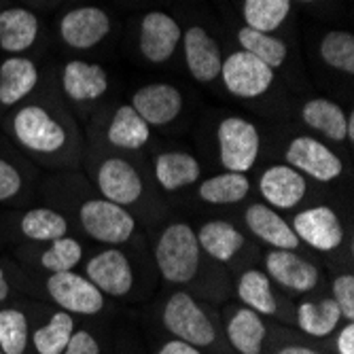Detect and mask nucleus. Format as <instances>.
<instances>
[{
	"label": "nucleus",
	"mask_w": 354,
	"mask_h": 354,
	"mask_svg": "<svg viewBox=\"0 0 354 354\" xmlns=\"http://www.w3.org/2000/svg\"><path fill=\"white\" fill-rule=\"evenodd\" d=\"M200 244L187 223H172L159 236L155 261L162 276L170 282L185 284L193 280L200 268Z\"/></svg>",
	"instance_id": "f257e3e1"
},
{
	"label": "nucleus",
	"mask_w": 354,
	"mask_h": 354,
	"mask_svg": "<svg viewBox=\"0 0 354 354\" xmlns=\"http://www.w3.org/2000/svg\"><path fill=\"white\" fill-rule=\"evenodd\" d=\"M218 157L227 172L246 174L259 157L261 136L259 130L242 117H227L216 130Z\"/></svg>",
	"instance_id": "f03ea898"
},
{
	"label": "nucleus",
	"mask_w": 354,
	"mask_h": 354,
	"mask_svg": "<svg viewBox=\"0 0 354 354\" xmlns=\"http://www.w3.org/2000/svg\"><path fill=\"white\" fill-rule=\"evenodd\" d=\"M79 218L87 236L104 244H123L132 238L136 230V221L125 210V206L104 198L87 200L79 210Z\"/></svg>",
	"instance_id": "7ed1b4c3"
},
{
	"label": "nucleus",
	"mask_w": 354,
	"mask_h": 354,
	"mask_svg": "<svg viewBox=\"0 0 354 354\" xmlns=\"http://www.w3.org/2000/svg\"><path fill=\"white\" fill-rule=\"evenodd\" d=\"M164 325L176 339L191 346H210L216 331L204 310L189 293H174L164 308Z\"/></svg>",
	"instance_id": "20e7f679"
},
{
	"label": "nucleus",
	"mask_w": 354,
	"mask_h": 354,
	"mask_svg": "<svg viewBox=\"0 0 354 354\" xmlns=\"http://www.w3.org/2000/svg\"><path fill=\"white\" fill-rule=\"evenodd\" d=\"M284 159L299 174L310 176L318 183H331L344 170L342 159L325 142H320L312 136L293 138L284 151Z\"/></svg>",
	"instance_id": "39448f33"
},
{
	"label": "nucleus",
	"mask_w": 354,
	"mask_h": 354,
	"mask_svg": "<svg viewBox=\"0 0 354 354\" xmlns=\"http://www.w3.org/2000/svg\"><path fill=\"white\" fill-rule=\"evenodd\" d=\"M223 83L238 98H257L270 89L274 71L246 51H236L221 64Z\"/></svg>",
	"instance_id": "423d86ee"
},
{
	"label": "nucleus",
	"mask_w": 354,
	"mask_h": 354,
	"mask_svg": "<svg viewBox=\"0 0 354 354\" xmlns=\"http://www.w3.org/2000/svg\"><path fill=\"white\" fill-rule=\"evenodd\" d=\"M17 140L35 153H55L66 142V130L41 106H24L13 119Z\"/></svg>",
	"instance_id": "0eeeda50"
},
{
	"label": "nucleus",
	"mask_w": 354,
	"mask_h": 354,
	"mask_svg": "<svg viewBox=\"0 0 354 354\" xmlns=\"http://www.w3.org/2000/svg\"><path fill=\"white\" fill-rule=\"evenodd\" d=\"M47 291L53 301L68 314H98L104 308V293L89 278L75 272L51 274Z\"/></svg>",
	"instance_id": "6e6552de"
},
{
	"label": "nucleus",
	"mask_w": 354,
	"mask_h": 354,
	"mask_svg": "<svg viewBox=\"0 0 354 354\" xmlns=\"http://www.w3.org/2000/svg\"><path fill=\"white\" fill-rule=\"evenodd\" d=\"M293 232L299 242L325 252L335 250L344 240L342 221L329 206H314L297 212L293 218Z\"/></svg>",
	"instance_id": "1a4fd4ad"
},
{
	"label": "nucleus",
	"mask_w": 354,
	"mask_h": 354,
	"mask_svg": "<svg viewBox=\"0 0 354 354\" xmlns=\"http://www.w3.org/2000/svg\"><path fill=\"white\" fill-rule=\"evenodd\" d=\"M95 183L104 196V200L115 202L119 206H130L138 202L142 196V178L136 172V168L119 157H111L100 164Z\"/></svg>",
	"instance_id": "9d476101"
},
{
	"label": "nucleus",
	"mask_w": 354,
	"mask_h": 354,
	"mask_svg": "<svg viewBox=\"0 0 354 354\" xmlns=\"http://www.w3.org/2000/svg\"><path fill=\"white\" fill-rule=\"evenodd\" d=\"M111 32V17L100 7H79L62 17L59 35L75 49H91Z\"/></svg>",
	"instance_id": "9b49d317"
},
{
	"label": "nucleus",
	"mask_w": 354,
	"mask_h": 354,
	"mask_svg": "<svg viewBox=\"0 0 354 354\" xmlns=\"http://www.w3.org/2000/svg\"><path fill=\"white\" fill-rule=\"evenodd\" d=\"M87 278L98 286L102 293L113 295V297L127 295L134 286L132 266L127 261V257L117 248H109L95 254L87 263Z\"/></svg>",
	"instance_id": "f8f14e48"
},
{
	"label": "nucleus",
	"mask_w": 354,
	"mask_h": 354,
	"mask_svg": "<svg viewBox=\"0 0 354 354\" xmlns=\"http://www.w3.org/2000/svg\"><path fill=\"white\" fill-rule=\"evenodd\" d=\"M259 191L268 206L280 208V210H291L295 208L308 191V183L304 174H299L295 168L288 164L270 166L261 178H259Z\"/></svg>",
	"instance_id": "ddd939ff"
},
{
	"label": "nucleus",
	"mask_w": 354,
	"mask_h": 354,
	"mask_svg": "<svg viewBox=\"0 0 354 354\" xmlns=\"http://www.w3.org/2000/svg\"><path fill=\"white\" fill-rule=\"evenodd\" d=\"M180 41V26L174 17L162 11H151L142 17L140 51L149 62L162 64L172 57Z\"/></svg>",
	"instance_id": "4468645a"
},
{
	"label": "nucleus",
	"mask_w": 354,
	"mask_h": 354,
	"mask_svg": "<svg viewBox=\"0 0 354 354\" xmlns=\"http://www.w3.org/2000/svg\"><path fill=\"white\" fill-rule=\"evenodd\" d=\"M132 106L149 125H166L178 117L183 95L168 83H151L132 95Z\"/></svg>",
	"instance_id": "2eb2a0df"
},
{
	"label": "nucleus",
	"mask_w": 354,
	"mask_h": 354,
	"mask_svg": "<svg viewBox=\"0 0 354 354\" xmlns=\"http://www.w3.org/2000/svg\"><path fill=\"white\" fill-rule=\"evenodd\" d=\"M185 62L191 77L200 83H210L221 75V49L218 43L200 26H193L185 32Z\"/></svg>",
	"instance_id": "dca6fc26"
},
{
	"label": "nucleus",
	"mask_w": 354,
	"mask_h": 354,
	"mask_svg": "<svg viewBox=\"0 0 354 354\" xmlns=\"http://www.w3.org/2000/svg\"><path fill=\"white\" fill-rule=\"evenodd\" d=\"M266 268L276 282L286 288H293L297 293H308L318 284V270L295 250H272L266 259Z\"/></svg>",
	"instance_id": "f3484780"
},
{
	"label": "nucleus",
	"mask_w": 354,
	"mask_h": 354,
	"mask_svg": "<svg viewBox=\"0 0 354 354\" xmlns=\"http://www.w3.org/2000/svg\"><path fill=\"white\" fill-rule=\"evenodd\" d=\"M244 221L248 225V230L257 238H261L263 242L272 244L274 248L295 250L299 246V240H297L291 225L276 212V208H272L268 204H252L246 210Z\"/></svg>",
	"instance_id": "a211bd4d"
},
{
	"label": "nucleus",
	"mask_w": 354,
	"mask_h": 354,
	"mask_svg": "<svg viewBox=\"0 0 354 354\" xmlns=\"http://www.w3.org/2000/svg\"><path fill=\"white\" fill-rule=\"evenodd\" d=\"M62 85L73 100L87 102L95 100L109 89V77L98 64H87L81 59H73L64 66Z\"/></svg>",
	"instance_id": "6ab92c4d"
},
{
	"label": "nucleus",
	"mask_w": 354,
	"mask_h": 354,
	"mask_svg": "<svg viewBox=\"0 0 354 354\" xmlns=\"http://www.w3.org/2000/svg\"><path fill=\"white\" fill-rule=\"evenodd\" d=\"M39 71L30 59L13 55L0 66V104L13 106L37 87Z\"/></svg>",
	"instance_id": "aec40b11"
},
{
	"label": "nucleus",
	"mask_w": 354,
	"mask_h": 354,
	"mask_svg": "<svg viewBox=\"0 0 354 354\" xmlns=\"http://www.w3.org/2000/svg\"><path fill=\"white\" fill-rule=\"evenodd\" d=\"M200 162L183 151H168L155 159V178L166 191H178L200 178Z\"/></svg>",
	"instance_id": "412c9836"
},
{
	"label": "nucleus",
	"mask_w": 354,
	"mask_h": 354,
	"mask_svg": "<svg viewBox=\"0 0 354 354\" xmlns=\"http://www.w3.org/2000/svg\"><path fill=\"white\" fill-rule=\"evenodd\" d=\"M39 35L37 15L28 9L0 11V47L9 53H21L32 47Z\"/></svg>",
	"instance_id": "4be33fe9"
},
{
	"label": "nucleus",
	"mask_w": 354,
	"mask_h": 354,
	"mask_svg": "<svg viewBox=\"0 0 354 354\" xmlns=\"http://www.w3.org/2000/svg\"><path fill=\"white\" fill-rule=\"evenodd\" d=\"M198 244L216 261H230L244 246V236L227 221H208L196 234Z\"/></svg>",
	"instance_id": "5701e85b"
},
{
	"label": "nucleus",
	"mask_w": 354,
	"mask_h": 354,
	"mask_svg": "<svg viewBox=\"0 0 354 354\" xmlns=\"http://www.w3.org/2000/svg\"><path fill=\"white\" fill-rule=\"evenodd\" d=\"M151 136V125L134 111L132 104L119 106L117 113L113 115V121L109 125V142L127 149V151H136L147 145Z\"/></svg>",
	"instance_id": "b1692460"
},
{
	"label": "nucleus",
	"mask_w": 354,
	"mask_h": 354,
	"mask_svg": "<svg viewBox=\"0 0 354 354\" xmlns=\"http://www.w3.org/2000/svg\"><path fill=\"white\" fill-rule=\"evenodd\" d=\"M301 117L308 127L320 132L325 138L333 142L346 140V119L348 115L342 111L339 104L327 98H314L301 109Z\"/></svg>",
	"instance_id": "393cba45"
},
{
	"label": "nucleus",
	"mask_w": 354,
	"mask_h": 354,
	"mask_svg": "<svg viewBox=\"0 0 354 354\" xmlns=\"http://www.w3.org/2000/svg\"><path fill=\"white\" fill-rule=\"evenodd\" d=\"M227 337L240 354H261L266 339V325L261 316L250 308L238 310L227 325Z\"/></svg>",
	"instance_id": "a878e982"
},
{
	"label": "nucleus",
	"mask_w": 354,
	"mask_h": 354,
	"mask_svg": "<svg viewBox=\"0 0 354 354\" xmlns=\"http://www.w3.org/2000/svg\"><path fill=\"white\" fill-rule=\"evenodd\" d=\"M250 191V180L240 172H223L206 178L200 185V198L208 204L225 206L242 202Z\"/></svg>",
	"instance_id": "bb28decb"
},
{
	"label": "nucleus",
	"mask_w": 354,
	"mask_h": 354,
	"mask_svg": "<svg viewBox=\"0 0 354 354\" xmlns=\"http://www.w3.org/2000/svg\"><path fill=\"white\" fill-rule=\"evenodd\" d=\"M238 41L242 45V51L254 55L257 59H261L272 71L280 68L286 59V45L280 39L272 37L270 32H261V30L244 26L238 32Z\"/></svg>",
	"instance_id": "cd10ccee"
},
{
	"label": "nucleus",
	"mask_w": 354,
	"mask_h": 354,
	"mask_svg": "<svg viewBox=\"0 0 354 354\" xmlns=\"http://www.w3.org/2000/svg\"><path fill=\"white\" fill-rule=\"evenodd\" d=\"M21 234L37 242H53L64 238L68 232V223L59 212L51 208H32L21 218Z\"/></svg>",
	"instance_id": "c85d7f7f"
},
{
	"label": "nucleus",
	"mask_w": 354,
	"mask_h": 354,
	"mask_svg": "<svg viewBox=\"0 0 354 354\" xmlns=\"http://www.w3.org/2000/svg\"><path fill=\"white\" fill-rule=\"evenodd\" d=\"M342 312L333 299L320 304H301L297 310V323L301 331L314 337H327L339 323Z\"/></svg>",
	"instance_id": "c756f323"
},
{
	"label": "nucleus",
	"mask_w": 354,
	"mask_h": 354,
	"mask_svg": "<svg viewBox=\"0 0 354 354\" xmlns=\"http://www.w3.org/2000/svg\"><path fill=\"white\" fill-rule=\"evenodd\" d=\"M75 333V323L68 312H55L47 325L35 331L32 342L39 354H62Z\"/></svg>",
	"instance_id": "7c9ffc66"
},
{
	"label": "nucleus",
	"mask_w": 354,
	"mask_h": 354,
	"mask_svg": "<svg viewBox=\"0 0 354 354\" xmlns=\"http://www.w3.org/2000/svg\"><path fill=\"white\" fill-rule=\"evenodd\" d=\"M238 295L257 314H274L276 312V299L272 293L270 278L259 270H248L242 274V278L238 282Z\"/></svg>",
	"instance_id": "2f4dec72"
},
{
	"label": "nucleus",
	"mask_w": 354,
	"mask_h": 354,
	"mask_svg": "<svg viewBox=\"0 0 354 354\" xmlns=\"http://www.w3.org/2000/svg\"><path fill=\"white\" fill-rule=\"evenodd\" d=\"M291 11V0H244V19L248 28L274 32Z\"/></svg>",
	"instance_id": "473e14b6"
},
{
	"label": "nucleus",
	"mask_w": 354,
	"mask_h": 354,
	"mask_svg": "<svg viewBox=\"0 0 354 354\" xmlns=\"http://www.w3.org/2000/svg\"><path fill=\"white\" fill-rule=\"evenodd\" d=\"M320 55L331 68L352 75L354 73V37L344 30H333L320 41Z\"/></svg>",
	"instance_id": "72a5a7b5"
},
{
	"label": "nucleus",
	"mask_w": 354,
	"mask_h": 354,
	"mask_svg": "<svg viewBox=\"0 0 354 354\" xmlns=\"http://www.w3.org/2000/svg\"><path fill=\"white\" fill-rule=\"evenodd\" d=\"M28 346V320L19 310L0 312V352L24 354Z\"/></svg>",
	"instance_id": "f704fd0d"
},
{
	"label": "nucleus",
	"mask_w": 354,
	"mask_h": 354,
	"mask_svg": "<svg viewBox=\"0 0 354 354\" xmlns=\"http://www.w3.org/2000/svg\"><path fill=\"white\" fill-rule=\"evenodd\" d=\"M83 257V248L75 238H57L51 242V246L43 252L41 263L45 270H49L51 274H59V272H73L77 268V263Z\"/></svg>",
	"instance_id": "c9c22d12"
},
{
	"label": "nucleus",
	"mask_w": 354,
	"mask_h": 354,
	"mask_svg": "<svg viewBox=\"0 0 354 354\" xmlns=\"http://www.w3.org/2000/svg\"><path fill=\"white\" fill-rule=\"evenodd\" d=\"M333 301L337 304L344 318H354V278L350 274L337 276L333 282Z\"/></svg>",
	"instance_id": "e433bc0d"
},
{
	"label": "nucleus",
	"mask_w": 354,
	"mask_h": 354,
	"mask_svg": "<svg viewBox=\"0 0 354 354\" xmlns=\"http://www.w3.org/2000/svg\"><path fill=\"white\" fill-rule=\"evenodd\" d=\"M19 189H21L19 172L9 162H5V159L0 157V202L11 200L13 196H17Z\"/></svg>",
	"instance_id": "4c0bfd02"
},
{
	"label": "nucleus",
	"mask_w": 354,
	"mask_h": 354,
	"mask_svg": "<svg viewBox=\"0 0 354 354\" xmlns=\"http://www.w3.org/2000/svg\"><path fill=\"white\" fill-rule=\"evenodd\" d=\"M62 354H100V346L87 331H75Z\"/></svg>",
	"instance_id": "58836bf2"
},
{
	"label": "nucleus",
	"mask_w": 354,
	"mask_h": 354,
	"mask_svg": "<svg viewBox=\"0 0 354 354\" xmlns=\"http://www.w3.org/2000/svg\"><path fill=\"white\" fill-rule=\"evenodd\" d=\"M337 352H339V354H354V327H352V325H346V327L339 331V337H337Z\"/></svg>",
	"instance_id": "ea45409f"
},
{
	"label": "nucleus",
	"mask_w": 354,
	"mask_h": 354,
	"mask_svg": "<svg viewBox=\"0 0 354 354\" xmlns=\"http://www.w3.org/2000/svg\"><path fill=\"white\" fill-rule=\"evenodd\" d=\"M159 354H202L196 346H191L187 342H180V339H174V342H168Z\"/></svg>",
	"instance_id": "a19ab883"
},
{
	"label": "nucleus",
	"mask_w": 354,
	"mask_h": 354,
	"mask_svg": "<svg viewBox=\"0 0 354 354\" xmlns=\"http://www.w3.org/2000/svg\"><path fill=\"white\" fill-rule=\"evenodd\" d=\"M278 354H318L310 348H304V346H288V348H282Z\"/></svg>",
	"instance_id": "79ce46f5"
},
{
	"label": "nucleus",
	"mask_w": 354,
	"mask_h": 354,
	"mask_svg": "<svg viewBox=\"0 0 354 354\" xmlns=\"http://www.w3.org/2000/svg\"><path fill=\"white\" fill-rule=\"evenodd\" d=\"M7 297H9V282L5 278V272L0 270V304H3Z\"/></svg>",
	"instance_id": "37998d69"
},
{
	"label": "nucleus",
	"mask_w": 354,
	"mask_h": 354,
	"mask_svg": "<svg viewBox=\"0 0 354 354\" xmlns=\"http://www.w3.org/2000/svg\"><path fill=\"white\" fill-rule=\"evenodd\" d=\"M346 140L354 142V115H348L346 119Z\"/></svg>",
	"instance_id": "c03bdc74"
},
{
	"label": "nucleus",
	"mask_w": 354,
	"mask_h": 354,
	"mask_svg": "<svg viewBox=\"0 0 354 354\" xmlns=\"http://www.w3.org/2000/svg\"><path fill=\"white\" fill-rule=\"evenodd\" d=\"M301 3H314V0H301Z\"/></svg>",
	"instance_id": "a18cd8bd"
},
{
	"label": "nucleus",
	"mask_w": 354,
	"mask_h": 354,
	"mask_svg": "<svg viewBox=\"0 0 354 354\" xmlns=\"http://www.w3.org/2000/svg\"><path fill=\"white\" fill-rule=\"evenodd\" d=\"M0 354H3V352H0Z\"/></svg>",
	"instance_id": "49530a36"
}]
</instances>
